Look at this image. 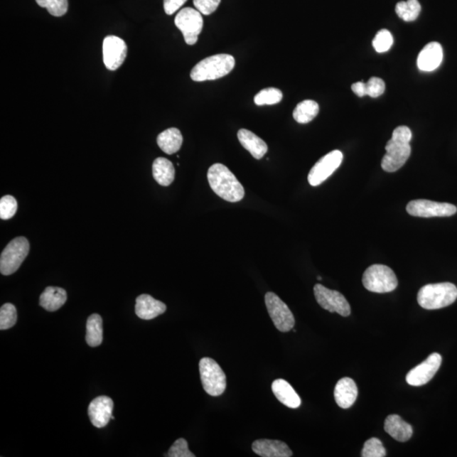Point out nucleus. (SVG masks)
<instances>
[{
    "label": "nucleus",
    "instance_id": "f257e3e1",
    "mask_svg": "<svg viewBox=\"0 0 457 457\" xmlns=\"http://www.w3.org/2000/svg\"><path fill=\"white\" fill-rule=\"evenodd\" d=\"M412 133L407 127L394 129L392 139L385 146L386 154L381 162L385 171L396 172L405 165L412 153Z\"/></svg>",
    "mask_w": 457,
    "mask_h": 457
},
{
    "label": "nucleus",
    "instance_id": "f03ea898",
    "mask_svg": "<svg viewBox=\"0 0 457 457\" xmlns=\"http://www.w3.org/2000/svg\"><path fill=\"white\" fill-rule=\"evenodd\" d=\"M210 188L224 200L237 203L245 196V190L233 173L222 163H215L208 171Z\"/></svg>",
    "mask_w": 457,
    "mask_h": 457
},
{
    "label": "nucleus",
    "instance_id": "7ed1b4c3",
    "mask_svg": "<svg viewBox=\"0 0 457 457\" xmlns=\"http://www.w3.org/2000/svg\"><path fill=\"white\" fill-rule=\"evenodd\" d=\"M236 60L230 55L220 54L199 62L190 72V78L194 82L211 81L225 77L235 68Z\"/></svg>",
    "mask_w": 457,
    "mask_h": 457
},
{
    "label": "nucleus",
    "instance_id": "20e7f679",
    "mask_svg": "<svg viewBox=\"0 0 457 457\" xmlns=\"http://www.w3.org/2000/svg\"><path fill=\"white\" fill-rule=\"evenodd\" d=\"M456 299L457 288L449 282L429 284L421 287L418 294L419 304L427 310L448 307L455 303Z\"/></svg>",
    "mask_w": 457,
    "mask_h": 457
},
{
    "label": "nucleus",
    "instance_id": "39448f33",
    "mask_svg": "<svg viewBox=\"0 0 457 457\" xmlns=\"http://www.w3.org/2000/svg\"><path fill=\"white\" fill-rule=\"evenodd\" d=\"M362 284L367 291L387 293L396 290L398 281L396 274L388 266L374 264L363 274Z\"/></svg>",
    "mask_w": 457,
    "mask_h": 457
},
{
    "label": "nucleus",
    "instance_id": "423d86ee",
    "mask_svg": "<svg viewBox=\"0 0 457 457\" xmlns=\"http://www.w3.org/2000/svg\"><path fill=\"white\" fill-rule=\"evenodd\" d=\"M199 371L204 390L212 397H219L226 389V376L214 359L203 357L199 362Z\"/></svg>",
    "mask_w": 457,
    "mask_h": 457
},
{
    "label": "nucleus",
    "instance_id": "0eeeda50",
    "mask_svg": "<svg viewBox=\"0 0 457 457\" xmlns=\"http://www.w3.org/2000/svg\"><path fill=\"white\" fill-rule=\"evenodd\" d=\"M29 250L28 239L20 237L12 240L0 257V272L4 275H11L16 272L28 255Z\"/></svg>",
    "mask_w": 457,
    "mask_h": 457
},
{
    "label": "nucleus",
    "instance_id": "6e6552de",
    "mask_svg": "<svg viewBox=\"0 0 457 457\" xmlns=\"http://www.w3.org/2000/svg\"><path fill=\"white\" fill-rule=\"evenodd\" d=\"M175 24L183 34L185 42L194 45L202 33L203 19L201 13L193 8H184L176 15Z\"/></svg>",
    "mask_w": 457,
    "mask_h": 457
},
{
    "label": "nucleus",
    "instance_id": "1a4fd4ad",
    "mask_svg": "<svg viewBox=\"0 0 457 457\" xmlns=\"http://www.w3.org/2000/svg\"><path fill=\"white\" fill-rule=\"evenodd\" d=\"M265 305L277 330L288 332L295 326L294 315L288 306L274 292L266 293Z\"/></svg>",
    "mask_w": 457,
    "mask_h": 457
},
{
    "label": "nucleus",
    "instance_id": "9d476101",
    "mask_svg": "<svg viewBox=\"0 0 457 457\" xmlns=\"http://www.w3.org/2000/svg\"><path fill=\"white\" fill-rule=\"evenodd\" d=\"M408 214L421 218H432V217H449L454 215L457 208L453 204L437 203L425 199L411 201L407 204Z\"/></svg>",
    "mask_w": 457,
    "mask_h": 457
},
{
    "label": "nucleus",
    "instance_id": "9b49d317",
    "mask_svg": "<svg viewBox=\"0 0 457 457\" xmlns=\"http://www.w3.org/2000/svg\"><path fill=\"white\" fill-rule=\"evenodd\" d=\"M313 291L315 299L323 309L339 313L343 317H348L350 314V304L339 291L328 289L321 284L315 285Z\"/></svg>",
    "mask_w": 457,
    "mask_h": 457
},
{
    "label": "nucleus",
    "instance_id": "f8f14e48",
    "mask_svg": "<svg viewBox=\"0 0 457 457\" xmlns=\"http://www.w3.org/2000/svg\"><path fill=\"white\" fill-rule=\"evenodd\" d=\"M343 161V154L339 150L332 151L319 159L309 172V184L313 186L322 184L340 167Z\"/></svg>",
    "mask_w": 457,
    "mask_h": 457
},
{
    "label": "nucleus",
    "instance_id": "ddd939ff",
    "mask_svg": "<svg viewBox=\"0 0 457 457\" xmlns=\"http://www.w3.org/2000/svg\"><path fill=\"white\" fill-rule=\"evenodd\" d=\"M442 357L439 353H433L419 365L408 372L406 380L408 385L421 386L429 382L441 367Z\"/></svg>",
    "mask_w": 457,
    "mask_h": 457
},
{
    "label": "nucleus",
    "instance_id": "4468645a",
    "mask_svg": "<svg viewBox=\"0 0 457 457\" xmlns=\"http://www.w3.org/2000/svg\"><path fill=\"white\" fill-rule=\"evenodd\" d=\"M104 63L109 70L121 68L127 55L125 41L117 36H107L103 43Z\"/></svg>",
    "mask_w": 457,
    "mask_h": 457
},
{
    "label": "nucleus",
    "instance_id": "2eb2a0df",
    "mask_svg": "<svg viewBox=\"0 0 457 457\" xmlns=\"http://www.w3.org/2000/svg\"><path fill=\"white\" fill-rule=\"evenodd\" d=\"M114 402L108 397H99L95 399L88 407V415L91 423L96 428H104L112 418Z\"/></svg>",
    "mask_w": 457,
    "mask_h": 457
},
{
    "label": "nucleus",
    "instance_id": "dca6fc26",
    "mask_svg": "<svg viewBox=\"0 0 457 457\" xmlns=\"http://www.w3.org/2000/svg\"><path fill=\"white\" fill-rule=\"evenodd\" d=\"M166 309L165 303L148 294L141 295L136 300V314L137 317L144 321H150L159 316L165 313Z\"/></svg>",
    "mask_w": 457,
    "mask_h": 457
},
{
    "label": "nucleus",
    "instance_id": "f3484780",
    "mask_svg": "<svg viewBox=\"0 0 457 457\" xmlns=\"http://www.w3.org/2000/svg\"><path fill=\"white\" fill-rule=\"evenodd\" d=\"M443 60V50L441 44L436 42L429 43L419 53L418 68L421 72H433L441 65Z\"/></svg>",
    "mask_w": 457,
    "mask_h": 457
},
{
    "label": "nucleus",
    "instance_id": "a211bd4d",
    "mask_svg": "<svg viewBox=\"0 0 457 457\" xmlns=\"http://www.w3.org/2000/svg\"><path fill=\"white\" fill-rule=\"evenodd\" d=\"M252 451L262 457H291L292 451L286 443L273 439H257L252 443Z\"/></svg>",
    "mask_w": 457,
    "mask_h": 457
},
{
    "label": "nucleus",
    "instance_id": "6ab92c4d",
    "mask_svg": "<svg viewBox=\"0 0 457 457\" xmlns=\"http://www.w3.org/2000/svg\"><path fill=\"white\" fill-rule=\"evenodd\" d=\"M358 389L354 380L350 378H343L338 381L335 388V400L341 408L348 409L356 402Z\"/></svg>",
    "mask_w": 457,
    "mask_h": 457
},
{
    "label": "nucleus",
    "instance_id": "aec40b11",
    "mask_svg": "<svg viewBox=\"0 0 457 457\" xmlns=\"http://www.w3.org/2000/svg\"><path fill=\"white\" fill-rule=\"evenodd\" d=\"M237 137L243 148L256 159H261L268 152V146L265 141L247 129L239 130Z\"/></svg>",
    "mask_w": 457,
    "mask_h": 457
},
{
    "label": "nucleus",
    "instance_id": "412c9836",
    "mask_svg": "<svg viewBox=\"0 0 457 457\" xmlns=\"http://www.w3.org/2000/svg\"><path fill=\"white\" fill-rule=\"evenodd\" d=\"M385 430L397 441H409L414 434L412 425L404 421L400 416L389 415L385 421Z\"/></svg>",
    "mask_w": 457,
    "mask_h": 457
},
{
    "label": "nucleus",
    "instance_id": "4be33fe9",
    "mask_svg": "<svg viewBox=\"0 0 457 457\" xmlns=\"http://www.w3.org/2000/svg\"><path fill=\"white\" fill-rule=\"evenodd\" d=\"M272 392L283 405L288 407L299 408L301 406V398L292 386L285 380H275L272 384Z\"/></svg>",
    "mask_w": 457,
    "mask_h": 457
},
{
    "label": "nucleus",
    "instance_id": "5701e85b",
    "mask_svg": "<svg viewBox=\"0 0 457 457\" xmlns=\"http://www.w3.org/2000/svg\"><path fill=\"white\" fill-rule=\"evenodd\" d=\"M68 300V294L60 287L48 286L40 296L39 305L48 312L60 309Z\"/></svg>",
    "mask_w": 457,
    "mask_h": 457
},
{
    "label": "nucleus",
    "instance_id": "b1692460",
    "mask_svg": "<svg viewBox=\"0 0 457 457\" xmlns=\"http://www.w3.org/2000/svg\"><path fill=\"white\" fill-rule=\"evenodd\" d=\"M157 143L163 152L171 155L181 149L183 143V136L178 129L170 128L158 136Z\"/></svg>",
    "mask_w": 457,
    "mask_h": 457
},
{
    "label": "nucleus",
    "instance_id": "393cba45",
    "mask_svg": "<svg viewBox=\"0 0 457 457\" xmlns=\"http://www.w3.org/2000/svg\"><path fill=\"white\" fill-rule=\"evenodd\" d=\"M175 168L166 158H158L153 163V176L155 181L163 186H170L175 180Z\"/></svg>",
    "mask_w": 457,
    "mask_h": 457
},
{
    "label": "nucleus",
    "instance_id": "a878e982",
    "mask_svg": "<svg viewBox=\"0 0 457 457\" xmlns=\"http://www.w3.org/2000/svg\"><path fill=\"white\" fill-rule=\"evenodd\" d=\"M86 340L91 348L99 347L103 343V319L100 314H92L87 318Z\"/></svg>",
    "mask_w": 457,
    "mask_h": 457
},
{
    "label": "nucleus",
    "instance_id": "bb28decb",
    "mask_svg": "<svg viewBox=\"0 0 457 457\" xmlns=\"http://www.w3.org/2000/svg\"><path fill=\"white\" fill-rule=\"evenodd\" d=\"M319 112V106L313 100H304L296 105L293 111V118L300 124L311 122Z\"/></svg>",
    "mask_w": 457,
    "mask_h": 457
},
{
    "label": "nucleus",
    "instance_id": "cd10ccee",
    "mask_svg": "<svg viewBox=\"0 0 457 457\" xmlns=\"http://www.w3.org/2000/svg\"><path fill=\"white\" fill-rule=\"evenodd\" d=\"M396 12L401 19L405 21H414L418 18L421 12V4L419 0H407L397 3Z\"/></svg>",
    "mask_w": 457,
    "mask_h": 457
},
{
    "label": "nucleus",
    "instance_id": "c85d7f7f",
    "mask_svg": "<svg viewBox=\"0 0 457 457\" xmlns=\"http://www.w3.org/2000/svg\"><path fill=\"white\" fill-rule=\"evenodd\" d=\"M283 99V93L278 88L268 87L261 90L254 97V103L257 106L273 105L279 104Z\"/></svg>",
    "mask_w": 457,
    "mask_h": 457
},
{
    "label": "nucleus",
    "instance_id": "c756f323",
    "mask_svg": "<svg viewBox=\"0 0 457 457\" xmlns=\"http://www.w3.org/2000/svg\"><path fill=\"white\" fill-rule=\"evenodd\" d=\"M17 321V311L14 305L6 303L0 309V330L11 329Z\"/></svg>",
    "mask_w": 457,
    "mask_h": 457
},
{
    "label": "nucleus",
    "instance_id": "7c9ffc66",
    "mask_svg": "<svg viewBox=\"0 0 457 457\" xmlns=\"http://www.w3.org/2000/svg\"><path fill=\"white\" fill-rule=\"evenodd\" d=\"M39 6L46 8L50 15L60 17L68 11V0H36Z\"/></svg>",
    "mask_w": 457,
    "mask_h": 457
},
{
    "label": "nucleus",
    "instance_id": "2f4dec72",
    "mask_svg": "<svg viewBox=\"0 0 457 457\" xmlns=\"http://www.w3.org/2000/svg\"><path fill=\"white\" fill-rule=\"evenodd\" d=\"M361 456L362 457H384L386 456L385 448L379 439L372 438L365 442Z\"/></svg>",
    "mask_w": 457,
    "mask_h": 457
},
{
    "label": "nucleus",
    "instance_id": "473e14b6",
    "mask_svg": "<svg viewBox=\"0 0 457 457\" xmlns=\"http://www.w3.org/2000/svg\"><path fill=\"white\" fill-rule=\"evenodd\" d=\"M394 39L392 34L388 30L382 29L379 31L372 41V46L378 53L387 52L393 45Z\"/></svg>",
    "mask_w": 457,
    "mask_h": 457
},
{
    "label": "nucleus",
    "instance_id": "72a5a7b5",
    "mask_svg": "<svg viewBox=\"0 0 457 457\" xmlns=\"http://www.w3.org/2000/svg\"><path fill=\"white\" fill-rule=\"evenodd\" d=\"M17 208L18 204L14 197L11 195L3 197L0 200V218L4 220L11 219L16 215Z\"/></svg>",
    "mask_w": 457,
    "mask_h": 457
},
{
    "label": "nucleus",
    "instance_id": "f704fd0d",
    "mask_svg": "<svg viewBox=\"0 0 457 457\" xmlns=\"http://www.w3.org/2000/svg\"><path fill=\"white\" fill-rule=\"evenodd\" d=\"M168 457H195L192 451H189L188 443L185 439H178L173 443L171 449L168 450Z\"/></svg>",
    "mask_w": 457,
    "mask_h": 457
},
{
    "label": "nucleus",
    "instance_id": "c9c22d12",
    "mask_svg": "<svg viewBox=\"0 0 457 457\" xmlns=\"http://www.w3.org/2000/svg\"><path fill=\"white\" fill-rule=\"evenodd\" d=\"M367 96L378 97L383 95L385 90V83L382 79L372 77L366 83Z\"/></svg>",
    "mask_w": 457,
    "mask_h": 457
},
{
    "label": "nucleus",
    "instance_id": "e433bc0d",
    "mask_svg": "<svg viewBox=\"0 0 457 457\" xmlns=\"http://www.w3.org/2000/svg\"><path fill=\"white\" fill-rule=\"evenodd\" d=\"M221 0H193L194 6L203 15L210 16L219 7Z\"/></svg>",
    "mask_w": 457,
    "mask_h": 457
},
{
    "label": "nucleus",
    "instance_id": "4c0bfd02",
    "mask_svg": "<svg viewBox=\"0 0 457 457\" xmlns=\"http://www.w3.org/2000/svg\"><path fill=\"white\" fill-rule=\"evenodd\" d=\"M186 1L188 0H163L165 12L167 15L171 16L180 10L181 7H183Z\"/></svg>",
    "mask_w": 457,
    "mask_h": 457
},
{
    "label": "nucleus",
    "instance_id": "58836bf2",
    "mask_svg": "<svg viewBox=\"0 0 457 457\" xmlns=\"http://www.w3.org/2000/svg\"><path fill=\"white\" fill-rule=\"evenodd\" d=\"M352 90L358 97L367 96L366 83L358 82L353 84Z\"/></svg>",
    "mask_w": 457,
    "mask_h": 457
},
{
    "label": "nucleus",
    "instance_id": "ea45409f",
    "mask_svg": "<svg viewBox=\"0 0 457 457\" xmlns=\"http://www.w3.org/2000/svg\"><path fill=\"white\" fill-rule=\"evenodd\" d=\"M318 281H321L322 278L321 277H318Z\"/></svg>",
    "mask_w": 457,
    "mask_h": 457
}]
</instances>
